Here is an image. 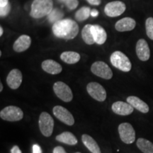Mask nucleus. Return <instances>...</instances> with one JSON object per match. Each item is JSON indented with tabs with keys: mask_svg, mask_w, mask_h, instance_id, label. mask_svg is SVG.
Masks as SVG:
<instances>
[{
	"mask_svg": "<svg viewBox=\"0 0 153 153\" xmlns=\"http://www.w3.org/2000/svg\"><path fill=\"white\" fill-rule=\"evenodd\" d=\"M53 34L57 38L72 40L79 33V26L76 22L70 19H62L53 25Z\"/></svg>",
	"mask_w": 153,
	"mask_h": 153,
	"instance_id": "1",
	"label": "nucleus"
},
{
	"mask_svg": "<svg viewBox=\"0 0 153 153\" xmlns=\"http://www.w3.org/2000/svg\"><path fill=\"white\" fill-rule=\"evenodd\" d=\"M53 9V0H34L31 4L30 16L34 19H41L48 16Z\"/></svg>",
	"mask_w": 153,
	"mask_h": 153,
	"instance_id": "2",
	"label": "nucleus"
},
{
	"mask_svg": "<svg viewBox=\"0 0 153 153\" xmlns=\"http://www.w3.org/2000/svg\"><path fill=\"white\" fill-rule=\"evenodd\" d=\"M112 65L121 71L128 72L131 71L132 64L129 58L120 51H115L110 57Z\"/></svg>",
	"mask_w": 153,
	"mask_h": 153,
	"instance_id": "3",
	"label": "nucleus"
},
{
	"mask_svg": "<svg viewBox=\"0 0 153 153\" xmlns=\"http://www.w3.org/2000/svg\"><path fill=\"white\" fill-rule=\"evenodd\" d=\"M38 124H39L40 131L44 136L50 137L52 135L53 128H54V120L48 113H41L40 115Z\"/></svg>",
	"mask_w": 153,
	"mask_h": 153,
	"instance_id": "4",
	"label": "nucleus"
},
{
	"mask_svg": "<svg viewBox=\"0 0 153 153\" xmlns=\"http://www.w3.org/2000/svg\"><path fill=\"white\" fill-rule=\"evenodd\" d=\"M0 117L7 121H19L24 117V113L19 107L9 106L1 111Z\"/></svg>",
	"mask_w": 153,
	"mask_h": 153,
	"instance_id": "5",
	"label": "nucleus"
},
{
	"mask_svg": "<svg viewBox=\"0 0 153 153\" xmlns=\"http://www.w3.org/2000/svg\"><path fill=\"white\" fill-rule=\"evenodd\" d=\"M53 90L57 97L65 102H70L72 100L73 94L71 89L64 82H55L53 85Z\"/></svg>",
	"mask_w": 153,
	"mask_h": 153,
	"instance_id": "6",
	"label": "nucleus"
},
{
	"mask_svg": "<svg viewBox=\"0 0 153 153\" xmlns=\"http://www.w3.org/2000/svg\"><path fill=\"white\" fill-rule=\"evenodd\" d=\"M91 71L95 75L105 79H111L113 76L112 70L109 66L102 61L94 62L91 67Z\"/></svg>",
	"mask_w": 153,
	"mask_h": 153,
	"instance_id": "7",
	"label": "nucleus"
},
{
	"mask_svg": "<svg viewBox=\"0 0 153 153\" xmlns=\"http://www.w3.org/2000/svg\"><path fill=\"white\" fill-rule=\"evenodd\" d=\"M120 140L126 144H131L135 140V132L131 124L123 123L118 126Z\"/></svg>",
	"mask_w": 153,
	"mask_h": 153,
	"instance_id": "8",
	"label": "nucleus"
},
{
	"mask_svg": "<svg viewBox=\"0 0 153 153\" xmlns=\"http://www.w3.org/2000/svg\"><path fill=\"white\" fill-rule=\"evenodd\" d=\"M126 6L125 3L120 1H111L105 6L104 12L109 17H117L125 12Z\"/></svg>",
	"mask_w": 153,
	"mask_h": 153,
	"instance_id": "9",
	"label": "nucleus"
},
{
	"mask_svg": "<svg viewBox=\"0 0 153 153\" xmlns=\"http://www.w3.org/2000/svg\"><path fill=\"white\" fill-rule=\"evenodd\" d=\"M87 92L89 95L98 101H104L106 99V91L100 84L97 82H90L87 86Z\"/></svg>",
	"mask_w": 153,
	"mask_h": 153,
	"instance_id": "10",
	"label": "nucleus"
},
{
	"mask_svg": "<svg viewBox=\"0 0 153 153\" xmlns=\"http://www.w3.org/2000/svg\"><path fill=\"white\" fill-rule=\"evenodd\" d=\"M53 112L57 119L60 120L66 125L72 126L74 123V119L71 113L61 106H56L53 108Z\"/></svg>",
	"mask_w": 153,
	"mask_h": 153,
	"instance_id": "11",
	"label": "nucleus"
},
{
	"mask_svg": "<svg viewBox=\"0 0 153 153\" xmlns=\"http://www.w3.org/2000/svg\"><path fill=\"white\" fill-rule=\"evenodd\" d=\"M136 54L141 61H147L150 57V50L148 42L145 39H139L136 44Z\"/></svg>",
	"mask_w": 153,
	"mask_h": 153,
	"instance_id": "12",
	"label": "nucleus"
},
{
	"mask_svg": "<svg viewBox=\"0 0 153 153\" xmlns=\"http://www.w3.org/2000/svg\"><path fill=\"white\" fill-rule=\"evenodd\" d=\"M22 82V72L18 69H14L9 72L7 78V83L11 89H16Z\"/></svg>",
	"mask_w": 153,
	"mask_h": 153,
	"instance_id": "13",
	"label": "nucleus"
},
{
	"mask_svg": "<svg viewBox=\"0 0 153 153\" xmlns=\"http://www.w3.org/2000/svg\"><path fill=\"white\" fill-rule=\"evenodd\" d=\"M134 108L128 103L116 101L112 105V111L115 114L120 116H128L133 112Z\"/></svg>",
	"mask_w": 153,
	"mask_h": 153,
	"instance_id": "14",
	"label": "nucleus"
},
{
	"mask_svg": "<svg viewBox=\"0 0 153 153\" xmlns=\"http://www.w3.org/2000/svg\"><path fill=\"white\" fill-rule=\"evenodd\" d=\"M136 26V22L131 17H126L118 21L115 24V28L120 32L130 31L133 30Z\"/></svg>",
	"mask_w": 153,
	"mask_h": 153,
	"instance_id": "15",
	"label": "nucleus"
},
{
	"mask_svg": "<svg viewBox=\"0 0 153 153\" xmlns=\"http://www.w3.org/2000/svg\"><path fill=\"white\" fill-rule=\"evenodd\" d=\"M31 38L27 35H22L16 39L13 45V49L17 53H22L29 48Z\"/></svg>",
	"mask_w": 153,
	"mask_h": 153,
	"instance_id": "16",
	"label": "nucleus"
},
{
	"mask_svg": "<svg viewBox=\"0 0 153 153\" xmlns=\"http://www.w3.org/2000/svg\"><path fill=\"white\" fill-rule=\"evenodd\" d=\"M91 30L95 43L98 45H103L105 43L107 38V34L102 26L97 24L92 25Z\"/></svg>",
	"mask_w": 153,
	"mask_h": 153,
	"instance_id": "17",
	"label": "nucleus"
},
{
	"mask_svg": "<svg viewBox=\"0 0 153 153\" xmlns=\"http://www.w3.org/2000/svg\"><path fill=\"white\" fill-rule=\"evenodd\" d=\"M42 69L47 73L51 74H57L60 73L62 70L61 65L53 60H44L41 65Z\"/></svg>",
	"mask_w": 153,
	"mask_h": 153,
	"instance_id": "18",
	"label": "nucleus"
},
{
	"mask_svg": "<svg viewBox=\"0 0 153 153\" xmlns=\"http://www.w3.org/2000/svg\"><path fill=\"white\" fill-rule=\"evenodd\" d=\"M127 102L131 105L134 108L137 109L143 114H147L150 110L148 105L141 100L138 97H135V96H131L127 98Z\"/></svg>",
	"mask_w": 153,
	"mask_h": 153,
	"instance_id": "19",
	"label": "nucleus"
},
{
	"mask_svg": "<svg viewBox=\"0 0 153 153\" xmlns=\"http://www.w3.org/2000/svg\"><path fill=\"white\" fill-rule=\"evenodd\" d=\"M82 140L84 145L86 146V148L91 153H101L100 148H99L97 143L90 135L84 134L82 136Z\"/></svg>",
	"mask_w": 153,
	"mask_h": 153,
	"instance_id": "20",
	"label": "nucleus"
},
{
	"mask_svg": "<svg viewBox=\"0 0 153 153\" xmlns=\"http://www.w3.org/2000/svg\"><path fill=\"white\" fill-rule=\"evenodd\" d=\"M57 141L65 143L69 145H74L77 144L78 141L76 137L70 132H63L60 135H57L55 137Z\"/></svg>",
	"mask_w": 153,
	"mask_h": 153,
	"instance_id": "21",
	"label": "nucleus"
},
{
	"mask_svg": "<svg viewBox=\"0 0 153 153\" xmlns=\"http://www.w3.org/2000/svg\"><path fill=\"white\" fill-rule=\"evenodd\" d=\"M81 56L78 53L74 51H65L60 55V59L68 64H75L78 62Z\"/></svg>",
	"mask_w": 153,
	"mask_h": 153,
	"instance_id": "22",
	"label": "nucleus"
},
{
	"mask_svg": "<svg viewBox=\"0 0 153 153\" xmlns=\"http://www.w3.org/2000/svg\"><path fill=\"white\" fill-rule=\"evenodd\" d=\"M91 26L92 25L91 24L85 25L82 30V39L87 45H93L94 43H95L92 33H91Z\"/></svg>",
	"mask_w": 153,
	"mask_h": 153,
	"instance_id": "23",
	"label": "nucleus"
},
{
	"mask_svg": "<svg viewBox=\"0 0 153 153\" xmlns=\"http://www.w3.org/2000/svg\"><path fill=\"white\" fill-rule=\"evenodd\" d=\"M137 146L143 153H153V143L148 140L139 138L137 141Z\"/></svg>",
	"mask_w": 153,
	"mask_h": 153,
	"instance_id": "24",
	"label": "nucleus"
},
{
	"mask_svg": "<svg viewBox=\"0 0 153 153\" xmlns=\"http://www.w3.org/2000/svg\"><path fill=\"white\" fill-rule=\"evenodd\" d=\"M91 9L88 7H83L80 8L75 13V19L77 22H83L87 20L91 16Z\"/></svg>",
	"mask_w": 153,
	"mask_h": 153,
	"instance_id": "25",
	"label": "nucleus"
},
{
	"mask_svg": "<svg viewBox=\"0 0 153 153\" xmlns=\"http://www.w3.org/2000/svg\"><path fill=\"white\" fill-rule=\"evenodd\" d=\"M63 16H64V13L62 11L58 9H53V11L48 16V19L51 23L55 24V22L62 20Z\"/></svg>",
	"mask_w": 153,
	"mask_h": 153,
	"instance_id": "26",
	"label": "nucleus"
},
{
	"mask_svg": "<svg viewBox=\"0 0 153 153\" xmlns=\"http://www.w3.org/2000/svg\"><path fill=\"white\" fill-rule=\"evenodd\" d=\"M145 29L146 34L150 39L153 41V18L149 17L145 22Z\"/></svg>",
	"mask_w": 153,
	"mask_h": 153,
	"instance_id": "27",
	"label": "nucleus"
},
{
	"mask_svg": "<svg viewBox=\"0 0 153 153\" xmlns=\"http://www.w3.org/2000/svg\"><path fill=\"white\" fill-rule=\"evenodd\" d=\"M60 1L64 3L70 10H74V9H75L77 7L78 4H79L78 0H60Z\"/></svg>",
	"mask_w": 153,
	"mask_h": 153,
	"instance_id": "28",
	"label": "nucleus"
},
{
	"mask_svg": "<svg viewBox=\"0 0 153 153\" xmlns=\"http://www.w3.org/2000/svg\"><path fill=\"white\" fill-rule=\"evenodd\" d=\"M11 11L10 4H7L6 7H0V16L1 17H4L9 14Z\"/></svg>",
	"mask_w": 153,
	"mask_h": 153,
	"instance_id": "29",
	"label": "nucleus"
},
{
	"mask_svg": "<svg viewBox=\"0 0 153 153\" xmlns=\"http://www.w3.org/2000/svg\"><path fill=\"white\" fill-rule=\"evenodd\" d=\"M53 153H67L64 148L61 146H57L56 148H54L53 151Z\"/></svg>",
	"mask_w": 153,
	"mask_h": 153,
	"instance_id": "30",
	"label": "nucleus"
},
{
	"mask_svg": "<svg viewBox=\"0 0 153 153\" xmlns=\"http://www.w3.org/2000/svg\"><path fill=\"white\" fill-rule=\"evenodd\" d=\"M33 153H42L41 147L37 144L33 145Z\"/></svg>",
	"mask_w": 153,
	"mask_h": 153,
	"instance_id": "31",
	"label": "nucleus"
},
{
	"mask_svg": "<svg viewBox=\"0 0 153 153\" xmlns=\"http://www.w3.org/2000/svg\"><path fill=\"white\" fill-rule=\"evenodd\" d=\"M87 1L91 5L98 6L101 4V0H87Z\"/></svg>",
	"mask_w": 153,
	"mask_h": 153,
	"instance_id": "32",
	"label": "nucleus"
},
{
	"mask_svg": "<svg viewBox=\"0 0 153 153\" xmlns=\"http://www.w3.org/2000/svg\"><path fill=\"white\" fill-rule=\"evenodd\" d=\"M11 153H22V151H21L20 149L17 145H14L11 150Z\"/></svg>",
	"mask_w": 153,
	"mask_h": 153,
	"instance_id": "33",
	"label": "nucleus"
},
{
	"mask_svg": "<svg viewBox=\"0 0 153 153\" xmlns=\"http://www.w3.org/2000/svg\"><path fill=\"white\" fill-rule=\"evenodd\" d=\"M9 0H0V7H6L7 4H9Z\"/></svg>",
	"mask_w": 153,
	"mask_h": 153,
	"instance_id": "34",
	"label": "nucleus"
},
{
	"mask_svg": "<svg viewBox=\"0 0 153 153\" xmlns=\"http://www.w3.org/2000/svg\"><path fill=\"white\" fill-rule=\"evenodd\" d=\"M99 11L97 10V9H93V10L91 11V16L93 17H97L99 16Z\"/></svg>",
	"mask_w": 153,
	"mask_h": 153,
	"instance_id": "35",
	"label": "nucleus"
},
{
	"mask_svg": "<svg viewBox=\"0 0 153 153\" xmlns=\"http://www.w3.org/2000/svg\"><path fill=\"white\" fill-rule=\"evenodd\" d=\"M3 33H4L3 28L1 27V26H0V36H1L3 35Z\"/></svg>",
	"mask_w": 153,
	"mask_h": 153,
	"instance_id": "36",
	"label": "nucleus"
},
{
	"mask_svg": "<svg viewBox=\"0 0 153 153\" xmlns=\"http://www.w3.org/2000/svg\"><path fill=\"white\" fill-rule=\"evenodd\" d=\"M2 90H3V85H2V83H0V91H2Z\"/></svg>",
	"mask_w": 153,
	"mask_h": 153,
	"instance_id": "37",
	"label": "nucleus"
},
{
	"mask_svg": "<svg viewBox=\"0 0 153 153\" xmlns=\"http://www.w3.org/2000/svg\"><path fill=\"white\" fill-rule=\"evenodd\" d=\"M75 153H81V152H75Z\"/></svg>",
	"mask_w": 153,
	"mask_h": 153,
	"instance_id": "38",
	"label": "nucleus"
}]
</instances>
